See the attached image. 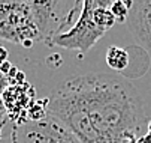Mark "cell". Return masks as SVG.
Instances as JSON below:
<instances>
[{
    "label": "cell",
    "mask_w": 151,
    "mask_h": 143,
    "mask_svg": "<svg viewBox=\"0 0 151 143\" xmlns=\"http://www.w3.org/2000/svg\"><path fill=\"white\" fill-rule=\"evenodd\" d=\"M132 3L133 2H126V0H115V2H111L109 11L114 15L115 21H120V23H126L127 21Z\"/></svg>",
    "instance_id": "9"
},
{
    "label": "cell",
    "mask_w": 151,
    "mask_h": 143,
    "mask_svg": "<svg viewBox=\"0 0 151 143\" xmlns=\"http://www.w3.org/2000/svg\"><path fill=\"white\" fill-rule=\"evenodd\" d=\"M106 63L112 71L117 72H123L129 63H130V56L129 51L123 47H117V45H111L106 51Z\"/></svg>",
    "instance_id": "8"
},
{
    "label": "cell",
    "mask_w": 151,
    "mask_h": 143,
    "mask_svg": "<svg viewBox=\"0 0 151 143\" xmlns=\"http://www.w3.org/2000/svg\"><path fill=\"white\" fill-rule=\"evenodd\" d=\"M141 140H142V143H151V119L147 124V133L144 136H141Z\"/></svg>",
    "instance_id": "11"
},
{
    "label": "cell",
    "mask_w": 151,
    "mask_h": 143,
    "mask_svg": "<svg viewBox=\"0 0 151 143\" xmlns=\"http://www.w3.org/2000/svg\"><path fill=\"white\" fill-rule=\"evenodd\" d=\"M5 124H6V119L0 120V140H2V131H3V127H5Z\"/></svg>",
    "instance_id": "14"
},
{
    "label": "cell",
    "mask_w": 151,
    "mask_h": 143,
    "mask_svg": "<svg viewBox=\"0 0 151 143\" xmlns=\"http://www.w3.org/2000/svg\"><path fill=\"white\" fill-rule=\"evenodd\" d=\"M9 86V80H8V77L0 71V96H2V93L6 90V88Z\"/></svg>",
    "instance_id": "10"
},
{
    "label": "cell",
    "mask_w": 151,
    "mask_h": 143,
    "mask_svg": "<svg viewBox=\"0 0 151 143\" xmlns=\"http://www.w3.org/2000/svg\"><path fill=\"white\" fill-rule=\"evenodd\" d=\"M94 2L96 0L82 2V9L75 24H72V27L68 32L57 35L52 39L51 45H58L66 50H78L82 54L88 53L96 45L97 41L102 39L106 33L93 18Z\"/></svg>",
    "instance_id": "4"
},
{
    "label": "cell",
    "mask_w": 151,
    "mask_h": 143,
    "mask_svg": "<svg viewBox=\"0 0 151 143\" xmlns=\"http://www.w3.org/2000/svg\"><path fill=\"white\" fill-rule=\"evenodd\" d=\"M3 119H6V110L2 104V99H0V120H3Z\"/></svg>",
    "instance_id": "13"
},
{
    "label": "cell",
    "mask_w": 151,
    "mask_h": 143,
    "mask_svg": "<svg viewBox=\"0 0 151 143\" xmlns=\"http://www.w3.org/2000/svg\"><path fill=\"white\" fill-rule=\"evenodd\" d=\"M11 140L12 143H79L66 125L50 115L40 120L14 125Z\"/></svg>",
    "instance_id": "5"
},
{
    "label": "cell",
    "mask_w": 151,
    "mask_h": 143,
    "mask_svg": "<svg viewBox=\"0 0 151 143\" xmlns=\"http://www.w3.org/2000/svg\"><path fill=\"white\" fill-rule=\"evenodd\" d=\"M126 23L135 39L151 53V0L133 2Z\"/></svg>",
    "instance_id": "7"
},
{
    "label": "cell",
    "mask_w": 151,
    "mask_h": 143,
    "mask_svg": "<svg viewBox=\"0 0 151 143\" xmlns=\"http://www.w3.org/2000/svg\"><path fill=\"white\" fill-rule=\"evenodd\" d=\"M8 50L3 47V45H0V65H2L3 62H8Z\"/></svg>",
    "instance_id": "12"
},
{
    "label": "cell",
    "mask_w": 151,
    "mask_h": 143,
    "mask_svg": "<svg viewBox=\"0 0 151 143\" xmlns=\"http://www.w3.org/2000/svg\"><path fill=\"white\" fill-rule=\"evenodd\" d=\"M35 24L40 41L51 45L52 39L68 32L75 24L76 14H81L82 2H30Z\"/></svg>",
    "instance_id": "3"
},
{
    "label": "cell",
    "mask_w": 151,
    "mask_h": 143,
    "mask_svg": "<svg viewBox=\"0 0 151 143\" xmlns=\"http://www.w3.org/2000/svg\"><path fill=\"white\" fill-rule=\"evenodd\" d=\"M132 143H142V140H141V137H139V139H138L136 142H132Z\"/></svg>",
    "instance_id": "15"
},
{
    "label": "cell",
    "mask_w": 151,
    "mask_h": 143,
    "mask_svg": "<svg viewBox=\"0 0 151 143\" xmlns=\"http://www.w3.org/2000/svg\"><path fill=\"white\" fill-rule=\"evenodd\" d=\"M66 83L103 143H132L141 137L147 116L141 95L129 81L88 72Z\"/></svg>",
    "instance_id": "1"
},
{
    "label": "cell",
    "mask_w": 151,
    "mask_h": 143,
    "mask_svg": "<svg viewBox=\"0 0 151 143\" xmlns=\"http://www.w3.org/2000/svg\"><path fill=\"white\" fill-rule=\"evenodd\" d=\"M0 39L24 48H32L36 41H40L30 2L0 0Z\"/></svg>",
    "instance_id": "2"
},
{
    "label": "cell",
    "mask_w": 151,
    "mask_h": 143,
    "mask_svg": "<svg viewBox=\"0 0 151 143\" xmlns=\"http://www.w3.org/2000/svg\"><path fill=\"white\" fill-rule=\"evenodd\" d=\"M35 89L30 83L24 81L21 85H9L2 93L0 99L6 110V116L12 119L14 125H23L29 122L27 113L35 101Z\"/></svg>",
    "instance_id": "6"
}]
</instances>
